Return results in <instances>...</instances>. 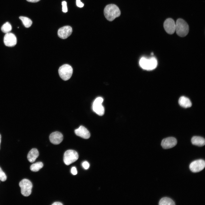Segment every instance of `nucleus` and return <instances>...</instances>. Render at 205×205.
<instances>
[{"instance_id":"cd10ccee","label":"nucleus","mask_w":205,"mask_h":205,"mask_svg":"<svg viewBox=\"0 0 205 205\" xmlns=\"http://www.w3.org/2000/svg\"><path fill=\"white\" fill-rule=\"evenodd\" d=\"M40 0H26V1L28 2L33 3L37 2Z\"/></svg>"},{"instance_id":"9d476101","label":"nucleus","mask_w":205,"mask_h":205,"mask_svg":"<svg viewBox=\"0 0 205 205\" xmlns=\"http://www.w3.org/2000/svg\"><path fill=\"white\" fill-rule=\"evenodd\" d=\"M3 41L5 46L10 47L14 46L17 43L16 36L14 34L11 33H6L4 36Z\"/></svg>"},{"instance_id":"393cba45","label":"nucleus","mask_w":205,"mask_h":205,"mask_svg":"<svg viewBox=\"0 0 205 205\" xmlns=\"http://www.w3.org/2000/svg\"><path fill=\"white\" fill-rule=\"evenodd\" d=\"M76 5L79 7H82L84 5V4L80 0H76Z\"/></svg>"},{"instance_id":"423d86ee","label":"nucleus","mask_w":205,"mask_h":205,"mask_svg":"<svg viewBox=\"0 0 205 205\" xmlns=\"http://www.w3.org/2000/svg\"><path fill=\"white\" fill-rule=\"evenodd\" d=\"M78 155L77 152L73 150H68L64 153L63 161L65 164L69 165L75 162L78 159Z\"/></svg>"},{"instance_id":"a878e982","label":"nucleus","mask_w":205,"mask_h":205,"mask_svg":"<svg viewBox=\"0 0 205 205\" xmlns=\"http://www.w3.org/2000/svg\"><path fill=\"white\" fill-rule=\"evenodd\" d=\"M71 172L72 174L74 175H76L77 173V171L75 167H73L71 170Z\"/></svg>"},{"instance_id":"4be33fe9","label":"nucleus","mask_w":205,"mask_h":205,"mask_svg":"<svg viewBox=\"0 0 205 205\" xmlns=\"http://www.w3.org/2000/svg\"><path fill=\"white\" fill-rule=\"evenodd\" d=\"M7 179L6 175L0 167V180L2 181H5Z\"/></svg>"},{"instance_id":"f3484780","label":"nucleus","mask_w":205,"mask_h":205,"mask_svg":"<svg viewBox=\"0 0 205 205\" xmlns=\"http://www.w3.org/2000/svg\"><path fill=\"white\" fill-rule=\"evenodd\" d=\"M192 144L198 146H202L204 145L205 140L203 138L199 136H194L191 140Z\"/></svg>"},{"instance_id":"39448f33","label":"nucleus","mask_w":205,"mask_h":205,"mask_svg":"<svg viewBox=\"0 0 205 205\" xmlns=\"http://www.w3.org/2000/svg\"><path fill=\"white\" fill-rule=\"evenodd\" d=\"M21 192L24 196H28L31 193L32 185L31 182L27 179L22 180L19 183Z\"/></svg>"},{"instance_id":"9b49d317","label":"nucleus","mask_w":205,"mask_h":205,"mask_svg":"<svg viewBox=\"0 0 205 205\" xmlns=\"http://www.w3.org/2000/svg\"><path fill=\"white\" fill-rule=\"evenodd\" d=\"M177 143V140L175 138L169 137L163 139L161 141V145L163 148L168 149L174 147Z\"/></svg>"},{"instance_id":"20e7f679","label":"nucleus","mask_w":205,"mask_h":205,"mask_svg":"<svg viewBox=\"0 0 205 205\" xmlns=\"http://www.w3.org/2000/svg\"><path fill=\"white\" fill-rule=\"evenodd\" d=\"M73 69L70 65L65 64L61 66L58 69L60 76L63 80L66 81L71 77L73 73Z\"/></svg>"},{"instance_id":"ddd939ff","label":"nucleus","mask_w":205,"mask_h":205,"mask_svg":"<svg viewBox=\"0 0 205 205\" xmlns=\"http://www.w3.org/2000/svg\"><path fill=\"white\" fill-rule=\"evenodd\" d=\"M63 139V136L61 133L56 131L52 133L50 135L49 139L53 144L58 145L61 143Z\"/></svg>"},{"instance_id":"bb28decb","label":"nucleus","mask_w":205,"mask_h":205,"mask_svg":"<svg viewBox=\"0 0 205 205\" xmlns=\"http://www.w3.org/2000/svg\"><path fill=\"white\" fill-rule=\"evenodd\" d=\"M52 205H62L63 204L59 202H54Z\"/></svg>"},{"instance_id":"c85d7f7f","label":"nucleus","mask_w":205,"mask_h":205,"mask_svg":"<svg viewBox=\"0 0 205 205\" xmlns=\"http://www.w3.org/2000/svg\"><path fill=\"white\" fill-rule=\"evenodd\" d=\"M1 134H0V143L1 142Z\"/></svg>"},{"instance_id":"7ed1b4c3","label":"nucleus","mask_w":205,"mask_h":205,"mask_svg":"<svg viewBox=\"0 0 205 205\" xmlns=\"http://www.w3.org/2000/svg\"><path fill=\"white\" fill-rule=\"evenodd\" d=\"M175 24V31L179 36L184 37L187 35L189 32V27L184 20L181 19H179L177 20Z\"/></svg>"},{"instance_id":"0eeeda50","label":"nucleus","mask_w":205,"mask_h":205,"mask_svg":"<svg viewBox=\"0 0 205 205\" xmlns=\"http://www.w3.org/2000/svg\"><path fill=\"white\" fill-rule=\"evenodd\" d=\"M103 99L101 97L97 98L94 101L92 105L93 111L99 116L103 115L104 113V109L102 105Z\"/></svg>"},{"instance_id":"dca6fc26","label":"nucleus","mask_w":205,"mask_h":205,"mask_svg":"<svg viewBox=\"0 0 205 205\" xmlns=\"http://www.w3.org/2000/svg\"><path fill=\"white\" fill-rule=\"evenodd\" d=\"M179 103L181 107L184 108L190 107L192 105L191 102L187 97L182 96L179 100Z\"/></svg>"},{"instance_id":"6e6552de","label":"nucleus","mask_w":205,"mask_h":205,"mask_svg":"<svg viewBox=\"0 0 205 205\" xmlns=\"http://www.w3.org/2000/svg\"><path fill=\"white\" fill-rule=\"evenodd\" d=\"M205 167V161L203 159H200L191 162L189 165V168L192 172L197 173L202 170Z\"/></svg>"},{"instance_id":"4468645a","label":"nucleus","mask_w":205,"mask_h":205,"mask_svg":"<svg viewBox=\"0 0 205 205\" xmlns=\"http://www.w3.org/2000/svg\"><path fill=\"white\" fill-rule=\"evenodd\" d=\"M75 134L77 136L85 139H88L90 136V134L87 129L84 126H81L75 130Z\"/></svg>"},{"instance_id":"1a4fd4ad","label":"nucleus","mask_w":205,"mask_h":205,"mask_svg":"<svg viewBox=\"0 0 205 205\" xmlns=\"http://www.w3.org/2000/svg\"><path fill=\"white\" fill-rule=\"evenodd\" d=\"M163 26L166 32L169 34H172L175 31V23L171 18H168L165 20Z\"/></svg>"},{"instance_id":"2eb2a0df","label":"nucleus","mask_w":205,"mask_h":205,"mask_svg":"<svg viewBox=\"0 0 205 205\" xmlns=\"http://www.w3.org/2000/svg\"><path fill=\"white\" fill-rule=\"evenodd\" d=\"M39 153L38 150L36 148L32 149L28 152L27 158L30 162H34L39 156Z\"/></svg>"},{"instance_id":"c756f323","label":"nucleus","mask_w":205,"mask_h":205,"mask_svg":"<svg viewBox=\"0 0 205 205\" xmlns=\"http://www.w3.org/2000/svg\"><path fill=\"white\" fill-rule=\"evenodd\" d=\"M151 55H153V52L151 53Z\"/></svg>"},{"instance_id":"5701e85b","label":"nucleus","mask_w":205,"mask_h":205,"mask_svg":"<svg viewBox=\"0 0 205 205\" xmlns=\"http://www.w3.org/2000/svg\"><path fill=\"white\" fill-rule=\"evenodd\" d=\"M62 11L64 13H66L67 11V3L65 1H63L62 2Z\"/></svg>"},{"instance_id":"f257e3e1","label":"nucleus","mask_w":205,"mask_h":205,"mask_svg":"<svg viewBox=\"0 0 205 205\" xmlns=\"http://www.w3.org/2000/svg\"><path fill=\"white\" fill-rule=\"evenodd\" d=\"M104 15L106 19L112 21L119 17L121 12L118 7L116 5L110 4L107 5L104 9Z\"/></svg>"},{"instance_id":"6ab92c4d","label":"nucleus","mask_w":205,"mask_h":205,"mask_svg":"<svg viewBox=\"0 0 205 205\" xmlns=\"http://www.w3.org/2000/svg\"><path fill=\"white\" fill-rule=\"evenodd\" d=\"M43 166V163L41 162H38L33 164L30 166V170L33 172H37L41 169Z\"/></svg>"},{"instance_id":"f8f14e48","label":"nucleus","mask_w":205,"mask_h":205,"mask_svg":"<svg viewBox=\"0 0 205 205\" xmlns=\"http://www.w3.org/2000/svg\"><path fill=\"white\" fill-rule=\"evenodd\" d=\"M72 32V28L70 26H65L59 29L58 32V35L60 38L65 39L71 35Z\"/></svg>"},{"instance_id":"b1692460","label":"nucleus","mask_w":205,"mask_h":205,"mask_svg":"<svg viewBox=\"0 0 205 205\" xmlns=\"http://www.w3.org/2000/svg\"><path fill=\"white\" fill-rule=\"evenodd\" d=\"M82 165L83 168L85 169H88L89 167V164L87 161H84L82 163Z\"/></svg>"},{"instance_id":"aec40b11","label":"nucleus","mask_w":205,"mask_h":205,"mask_svg":"<svg viewBox=\"0 0 205 205\" xmlns=\"http://www.w3.org/2000/svg\"><path fill=\"white\" fill-rule=\"evenodd\" d=\"M19 18L21 20L23 24L26 28L30 27L32 24L31 20L27 17L20 16L19 17Z\"/></svg>"},{"instance_id":"412c9836","label":"nucleus","mask_w":205,"mask_h":205,"mask_svg":"<svg viewBox=\"0 0 205 205\" xmlns=\"http://www.w3.org/2000/svg\"><path fill=\"white\" fill-rule=\"evenodd\" d=\"M1 29L3 32L7 33L11 30L12 26L9 22H7L2 25Z\"/></svg>"},{"instance_id":"f03ea898","label":"nucleus","mask_w":205,"mask_h":205,"mask_svg":"<svg viewBox=\"0 0 205 205\" xmlns=\"http://www.w3.org/2000/svg\"><path fill=\"white\" fill-rule=\"evenodd\" d=\"M140 66L143 69L151 70L154 69L157 66V62L156 59L153 57L149 58L142 57L139 61Z\"/></svg>"},{"instance_id":"a211bd4d","label":"nucleus","mask_w":205,"mask_h":205,"mask_svg":"<svg viewBox=\"0 0 205 205\" xmlns=\"http://www.w3.org/2000/svg\"><path fill=\"white\" fill-rule=\"evenodd\" d=\"M159 205H175L174 201L169 198L165 197L162 198L159 202Z\"/></svg>"}]
</instances>
